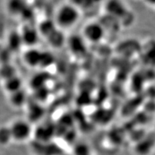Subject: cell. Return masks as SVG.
<instances>
[{
  "instance_id": "obj_1",
  "label": "cell",
  "mask_w": 155,
  "mask_h": 155,
  "mask_svg": "<svg viewBox=\"0 0 155 155\" xmlns=\"http://www.w3.org/2000/svg\"><path fill=\"white\" fill-rule=\"evenodd\" d=\"M79 17V9L71 3L65 4L61 5L56 12L55 23L59 28H69L78 22Z\"/></svg>"
},
{
  "instance_id": "obj_2",
  "label": "cell",
  "mask_w": 155,
  "mask_h": 155,
  "mask_svg": "<svg viewBox=\"0 0 155 155\" xmlns=\"http://www.w3.org/2000/svg\"><path fill=\"white\" fill-rule=\"evenodd\" d=\"M107 14L119 20L121 27H129L133 24L134 16L121 0H108L106 4Z\"/></svg>"
},
{
  "instance_id": "obj_3",
  "label": "cell",
  "mask_w": 155,
  "mask_h": 155,
  "mask_svg": "<svg viewBox=\"0 0 155 155\" xmlns=\"http://www.w3.org/2000/svg\"><path fill=\"white\" fill-rule=\"evenodd\" d=\"M12 141L24 143L29 140L33 134L32 124L26 119L17 118L11 121L8 125Z\"/></svg>"
},
{
  "instance_id": "obj_4",
  "label": "cell",
  "mask_w": 155,
  "mask_h": 155,
  "mask_svg": "<svg viewBox=\"0 0 155 155\" xmlns=\"http://www.w3.org/2000/svg\"><path fill=\"white\" fill-rule=\"evenodd\" d=\"M105 31L99 22H91L85 25L83 35L87 41L96 44L100 42L105 35Z\"/></svg>"
},
{
  "instance_id": "obj_5",
  "label": "cell",
  "mask_w": 155,
  "mask_h": 155,
  "mask_svg": "<svg viewBox=\"0 0 155 155\" xmlns=\"http://www.w3.org/2000/svg\"><path fill=\"white\" fill-rule=\"evenodd\" d=\"M22 38V45H25L29 48H33L38 43L39 37L38 30L31 27H28L22 30V32L20 33Z\"/></svg>"
},
{
  "instance_id": "obj_6",
  "label": "cell",
  "mask_w": 155,
  "mask_h": 155,
  "mask_svg": "<svg viewBox=\"0 0 155 155\" xmlns=\"http://www.w3.org/2000/svg\"><path fill=\"white\" fill-rule=\"evenodd\" d=\"M42 52L34 48H29L23 54V61L25 64L30 68L40 66Z\"/></svg>"
},
{
  "instance_id": "obj_7",
  "label": "cell",
  "mask_w": 155,
  "mask_h": 155,
  "mask_svg": "<svg viewBox=\"0 0 155 155\" xmlns=\"http://www.w3.org/2000/svg\"><path fill=\"white\" fill-rule=\"evenodd\" d=\"M98 22L104 28L105 32L106 31H109L111 33L116 34L121 30L122 28L117 19L108 14L104 17L103 16Z\"/></svg>"
},
{
  "instance_id": "obj_8",
  "label": "cell",
  "mask_w": 155,
  "mask_h": 155,
  "mask_svg": "<svg viewBox=\"0 0 155 155\" xmlns=\"http://www.w3.org/2000/svg\"><path fill=\"white\" fill-rule=\"evenodd\" d=\"M3 89L7 94H12L19 91L22 90L23 81L20 77L15 75L2 81Z\"/></svg>"
},
{
  "instance_id": "obj_9",
  "label": "cell",
  "mask_w": 155,
  "mask_h": 155,
  "mask_svg": "<svg viewBox=\"0 0 155 155\" xmlns=\"http://www.w3.org/2000/svg\"><path fill=\"white\" fill-rule=\"evenodd\" d=\"M8 102L14 108H21L28 104V96L23 89L13 94L8 95Z\"/></svg>"
},
{
  "instance_id": "obj_10",
  "label": "cell",
  "mask_w": 155,
  "mask_h": 155,
  "mask_svg": "<svg viewBox=\"0 0 155 155\" xmlns=\"http://www.w3.org/2000/svg\"><path fill=\"white\" fill-rule=\"evenodd\" d=\"M68 48L71 53L75 55H82L86 52V48L85 47L84 41L78 36H72L69 39Z\"/></svg>"
},
{
  "instance_id": "obj_11",
  "label": "cell",
  "mask_w": 155,
  "mask_h": 155,
  "mask_svg": "<svg viewBox=\"0 0 155 155\" xmlns=\"http://www.w3.org/2000/svg\"><path fill=\"white\" fill-rule=\"evenodd\" d=\"M46 40L48 43L51 45V47L55 48H61L65 42V38H64L63 32L58 28L56 29L49 37H48Z\"/></svg>"
},
{
  "instance_id": "obj_12",
  "label": "cell",
  "mask_w": 155,
  "mask_h": 155,
  "mask_svg": "<svg viewBox=\"0 0 155 155\" xmlns=\"http://www.w3.org/2000/svg\"><path fill=\"white\" fill-rule=\"evenodd\" d=\"M43 114V110L40 106L37 104H34L29 106L27 109V115L28 117L26 119L32 124V121H37L39 119H41Z\"/></svg>"
},
{
  "instance_id": "obj_13",
  "label": "cell",
  "mask_w": 155,
  "mask_h": 155,
  "mask_svg": "<svg viewBox=\"0 0 155 155\" xmlns=\"http://www.w3.org/2000/svg\"><path fill=\"white\" fill-rule=\"evenodd\" d=\"M58 27L56 26L55 22L50 20H45L40 23V27L38 29L40 35L47 38L55 31Z\"/></svg>"
},
{
  "instance_id": "obj_14",
  "label": "cell",
  "mask_w": 155,
  "mask_h": 155,
  "mask_svg": "<svg viewBox=\"0 0 155 155\" xmlns=\"http://www.w3.org/2000/svg\"><path fill=\"white\" fill-rule=\"evenodd\" d=\"M17 73L16 68L8 63H3V65L0 67V78L2 81L15 76L17 75Z\"/></svg>"
},
{
  "instance_id": "obj_15",
  "label": "cell",
  "mask_w": 155,
  "mask_h": 155,
  "mask_svg": "<svg viewBox=\"0 0 155 155\" xmlns=\"http://www.w3.org/2000/svg\"><path fill=\"white\" fill-rule=\"evenodd\" d=\"M12 141L8 125H0V146L6 147Z\"/></svg>"
},
{
  "instance_id": "obj_16",
  "label": "cell",
  "mask_w": 155,
  "mask_h": 155,
  "mask_svg": "<svg viewBox=\"0 0 155 155\" xmlns=\"http://www.w3.org/2000/svg\"><path fill=\"white\" fill-rule=\"evenodd\" d=\"M22 45L20 33H12L8 38V46L12 50H18Z\"/></svg>"
},
{
  "instance_id": "obj_17",
  "label": "cell",
  "mask_w": 155,
  "mask_h": 155,
  "mask_svg": "<svg viewBox=\"0 0 155 155\" xmlns=\"http://www.w3.org/2000/svg\"><path fill=\"white\" fill-rule=\"evenodd\" d=\"M54 61V57L52 54L49 53H43L42 52L41 59H40V66L41 68H46L50 66L51 64H53Z\"/></svg>"
},
{
  "instance_id": "obj_18",
  "label": "cell",
  "mask_w": 155,
  "mask_h": 155,
  "mask_svg": "<svg viewBox=\"0 0 155 155\" xmlns=\"http://www.w3.org/2000/svg\"><path fill=\"white\" fill-rule=\"evenodd\" d=\"M144 104V109L145 111L152 113L155 111V102L154 100H150L148 103H145Z\"/></svg>"
},
{
  "instance_id": "obj_19",
  "label": "cell",
  "mask_w": 155,
  "mask_h": 155,
  "mask_svg": "<svg viewBox=\"0 0 155 155\" xmlns=\"http://www.w3.org/2000/svg\"><path fill=\"white\" fill-rule=\"evenodd\" d=\"M85 3V9H88L89 7H94V6L99 4L102 0H83Z\"/></svg>"
},
{
  "instance_id": "obj_20",
  "label": "cell",
  "mask_w": 155,
  "mask_h": 155,
  "mask_svg": "<svg viewBox=\"0 0 155 155\" xmlns=\"http://www.w3.org/2000/svg\"><path fill=\"white\" fill-rule=\"evenodd\" d=\"M144 2L147 5L155 7V0H144Z\"/></svg>"
}]
</instances>
